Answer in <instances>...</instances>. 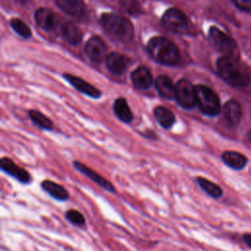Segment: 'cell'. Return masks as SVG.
Segmentation results:
<instances>
[{"label":"cell","instance_id":"23","mask_svg":"<svg viewBox=\"0 0 251 251\" xmlns=\"http://www.w3.org/2000/svg\"><path fill=\"white\" fill-rule=\"evenodd\" d=\"M196 181H197L198 185L201 187V189L203 191H205L211 197L220 198L223 195L222 188L215 182H213L205 177H202V176H197Z\"/></svg>","mask_w":251,"mask_h":251},{"label":"cell","instance_id":"17","mask_svg":"<svg viewBox=\"0 0 251 251\" xmlns=\"http://www.w3.org/2000/svg\"><path fill=\"white\" fill-rule=\"evenodd\" d=\"M41 187L51 197H53L59 201H65L70 197L68 190L64 186H62L59 183L54 182L52 180H49V179L43 180L41 182Z\"/></svg>","mask_w":251,"mask_h":251},{"label":"cell","instance_id":"12","mask_svg":"<svg viewBox=\"0 0 251 251\" xmlns=\"http://www.w3.org/2000/svg\"><path fill=\"white\" fill-rule=\"evenodd\" d=\"M241 106L236 100H228L223 108V117L228 126H236L241 119Z\"/></svg>","mask_w":251,"mask_h":251},{"label":"cell","instance_id":"7","mask_svg":"<svg viewBox=\"0 0 251 251\" xmlns=\"http://www.w3.org/2000/svg\"><path fill=\"white\" fill-rule=\"evenodd\" d=\"M176 99L180 107L190 110L196 105L195 86L185 78L177 81L176 84Z\"/></svg>","mask_w":251,"mask_h":251},{"label":"cell","instance_id":"24","mask_svg":"<svg viewBox=\"0 0 251 251\" xmlns=\"http://www.w3.org/2000/svg\"><path fill=\"white\" fill-rule=\"evenodd\" d=\"M28 117L31 120V122L37 126H39L40 128H43L46 130H51L53 128L52 121L47 116H45L44 114H42L37 110H29Z\"/></svg>","mask_w":251,"mask_h":251},{"label":"cell","instance_id":"3","mask_svg":"<svg viewBox=\"0 0 251 251\" xmlns=\"http://www.w3.org/2000/svg\"><path fill=\"white\" fill-rule=\"evenodd\" d=\"M103 27L115 38L126 42L133 37V26L131 23L121 15L106 13L101 16Z\"/></svg>","mask_w":251,"mask_h":251},{"label":"cell","instance_id":"6","mask_svg":"<svg viewBox=\"0 0 251 251\" xmlns=\"http://www.w3.org/2000/svg\"><path fill=\"white\" fill-rule=\"evenodd\" d=\"M162 24L169 30L176 33H184L188 29V22L185 15L176 8H170L164 13Z\"/></svg>","mask_w":251,"mask_h":251},{"label":"cell","instance_id":"28","mask_svg":"<svg viewBox=\"0 0 251 251\" xmlns=\"http://www.w3.org/2000/svg\"><path fill=\"white\" fill-rule=\"evenodd\" d=\"M234 5L243 11H251V0H232Z\"/></svg>","mask_w":251,"mask_h":251},{"label":"cell","instance_id":"9","mask_svg":"<svg viewBox=\"0 0 251 251\" xmlns=\"http://www.w3.org/2000/svg\"><path fill=\"white\" fill-rule=\"evenodd\" d=\"M74 166L75 168L81 173L82 175H84L86 177H88L89 179H91L93 182L97 183L99 186H101L103 189H105L108 192L111 193H115L116 189L114 187V185L105 177H103L101 175H99L98 173H96L95 171H93L92 169H90L89 167H87L86 165L80 163L79 161H75L74 162Z\"/></svg>","mask_w":251,"mask_h":251},{"label":"cell","instance_id":"18","mask_svg":"<svg viewBox=\"0 0 251 251\" xmlns=\"http://www.w3.org/2000/svg\"><path fill=\"white\" fill-rule=\"evenodd\" d=\"M154 117L158 124L165 129H170L176 122L175 114L164 106H157L154 109Z\"/></svg>","mask_w":251,"mask_h":251},{"label":"cell","instance_id":"15","mask_svg":"<svg viewBox=\"0 0 251 251\" xmlns=\"http://www.w3.org/2000/svg\"><path fill=\"white\" fill-rule=\"evenodd\" d=\"M36 24L45 30H52L56 27L57 19L52 11L46 8H39L34 15Z\"/></svg>","mask_w":251,"mask_h":251},{"label":"cell","instance_id":"4","mask_svg":"<svg viewBox=\"0 0 251 251\" xmlns=\"http://www.w3.org/2000/svg\"><path fill=\"white\" fill-rule=\"evenodd\" d=\"M196 104L200 111L209 117H215L221 112V103L218 95L210 87L198 84L195 86Z\"/></svg>","mask_w":251,"mask_h":251},{"label":"cell","instance_id":"30","mask_svg":"<svg viewBox=\"0 0 251 251\" xmlns=\"http://www.w3.org/2000/svg\"><path fill=\"white\" fill-rule=\"evenodd\" d=\"M20 1H25V0H20Z\"/></svg>","mask_w":251,"mask_h":251},{"label":"cell","instance_id":"5","mask_svg":"<svg viewBox=\"0 0 251 251\" xmlns=\"http://www.w3.org/2000/svg\"><path fill=\"white\" fill-rule=\"evenodd\" d=\"M209 38L212 44L225 57H229L238 60L239 50L235 41L216 26H211L209 29Z\"/></svg>","mask_w":251,"mask_h":251},{"label":"cell","instance_id":"19","mask_svg":"<svg viewBox=\"0 0 251 251\" xmlns=\"http://www.w3.org/2000/svg\"><path fill=\"white\" fill-rule=\"evenodd\" d=\"M222 160L227 167L234 170H241L247 164L246 157L236 151H225L222 155Z\"/></svg>","mask_w":251,"mask_h":251},{"label":"cell","instance_id":"11","mask_svg":"<svg viewBox=\"0 0 251 251\" xmlns=\"http://www.w3.org/2000/svg\"><path fill=\"white\" fill-rule=\"evenodd\" d=\"M64 77L79 92L87 96H90L92 98H99L101 96V91L98 88L91 85L89 82L85 81L81 77H78L70 74H65Z\"/></svg>","mask_w":251,"mask_h":251},{"label":"cell","instance_id":"25","mask_svg":"<svg viewBox=\"0 0 251 251\" xmlns=\"http://www.w3.org/2000/svg\"><path fill=\"white\" fill-rule=\"evenodd\" d=\"M10 24H11L12 28H13L19 35H21V36L24 37V38H28V37H30L31 31H30L29 26H28L25 23H24V22L21 21L20 19H16V18H15V19H12V20H11Z\"/></svg>","mask_w":251,"mask_h":251},{"label":"cell","instance_id":"26","mask_svg":"<svg viewBox=\"0 0 251 251\" xmlns=\"http://www.w3.org/2000/svg\"><path fill=\"white\" fill-rule=\"evenodd\" d=\"M66 219L73 225L75 226H84L85 224V219L83 217V215L76 211V210H74V209H71V210H68L66 212Z\"/></svg>","mask_w":251,"mask_h":251},{"label":"cell","instance_id":"16","mask_svg":"<svg viewBox=\"0 0 251 251\" xmlns=\"http://www.w3.org/2000/svg\"><path fill=\"white\" fill-rule=\"evenodd\" d=\"M56 3L61 10L73 17L81 18L85 14V7L81 0H56Z\"/></svg>","mask_w":251,"mask_h":251},{"label":"cell","instance_id":"10","mask_svg":"<svg viewBox=\"0 0 251 251\" xmlns=\"http://www.w3.org/2000/svg\"><path fill=\"white\" fill-rule=\"evenodd\" d=\"M85 52L92 62L100 63L104 60L107 53L106 44L99 36H92L85 44Z\"/></svg>","mask_w":251,"mask_h":251},{"label":"cell","instance_id":"27","mask_svg":"<svg viewBox=\"0 0 251 251\" xmlns=\"http://www.w3.org/2000/svg\"><path fill=\"white\" fill-rule=\"evenodd\" d=\"M120 4L130 15H139L141 13V7L137 0H120Z\"/></svg>","mask_w":251,"mask_h":251},{"label":"cell","instance_id":"1","mask_svg":"<svg viewBox=\"0 0 251 251\" xmlns=\"http://www.w3.org/2000/svg\"><path fill=\"white\" fill-rule=\"evenodd\" d=\"M217 68L222 78L231 86H245L250 81L248 70L236 59L223 56L218 60Z\"/></svg>","mask_w":251,"mask_h":251},{"label":"cell","instance_id":"29","mask_svg":"<svg viewBox=\"0 0 251 251\" xmlns=\"http://www.w3.org/2000/svg\"><path fill=\"white\" fill-rule=\"evenodd\" d=\"M243 241L251 248V233H245L243 235Z\"/></svg>","mask_w":251,"mask_h":251},{"label":"cell","instance_id":"2","mask_svg":"<svg viewBox=\"0 0 251 251\" xmlns=\"http://www.w3.org/2000/svg\"><path fill=\"white\" fill-rule=\"evenodd\" d=\"M147 50L150 56L161 64L175 65L179 60V51L176 46L162 36L151 38L147 44Z\"/></svg>","mask_w":251,"mask_h":251},{"label":"cell","instance_id":"8","mask_svg":"<svg viewBox=\"0 0 251 251\" xmlns=\"http://www.w3.org/2000/svg\"><path fill=\"white\" fill-rule=\"evenodd\" d=\"M0 167H1V170L4 173L13 176L14 178H16L17 180H19L22 183L27 184L31 180L29 173L25 169H24V168L18 166L17 164H15L13 162V160L8 158V157L1 158Z\"/></svg>","mask_w":251,"mask_h":251},{"label":"cell","instance_id":"14","mask_svg":"<svg viewBox=\"0 0 251 251\" xmlns=\"http://www.w3.org/2000/svg\"><path fill=\"white\" fill-rule=\"evenodd\" d=\"M156 88L159 95L164 99H176V85L168 75H160L157 77Z\"/></svg>","mask_w":251,"mask_h":251},{"label":"cell","instance_id":"21","mask_svg":"<svg viewBox=\"0 0 251 251\" xmlns=\"http://www.w3.org/2000/svg\"><path fill=\"white\" fill-rule=\"evenodd\" d=\"M106 65L109 72L116 75L123 74L126 68L125 58L116 52H112L107 56Z\"/></svg>","mask_w":251,"mask_h":251},{"label":"cell","instance_id":"22","mask_svg":"<svg viewBox=\"0 0 251 251\" xmlns=\"http://www.w3.org/2000/svg\"><path fill=\"white\" fill-rule=\"evenodd\" d=\"M114 112L117 118L122 121L123 123H130L132 121V113L130 111V108L128 106L127 101L123 98H117L114 102Z\"/></svg>","mask_w":251,"mask_h":251},{"label":"cell","instance_id":"13","mask_svg":"<svg viewBox=\"0 0 251 251\" xmlns=\"http://www.w3.org/2000/svg\"><path fill=\"white\" fill-rule=\"evenodd\" d=\"M131 81L138 89H148L153 83V76L149 69L140 66L131 73Z\"/></svg>","mask_w":251,"mask_h":251},{"label":"cell","instance_id":"20","mask_svg":"<svg viewBox=\"0 0 251 251\" xmlns=\"http://www.w3.org/2000/svg\"><path fill=\"white\" fill-rule=\"evenodd\" d=\"M62 35L65 40L72 45L78 44L82 37V33L78 26L72 22H67L62 25Z\"/></svg>","mask_w":251,"mask_h":251}]
</instances>
